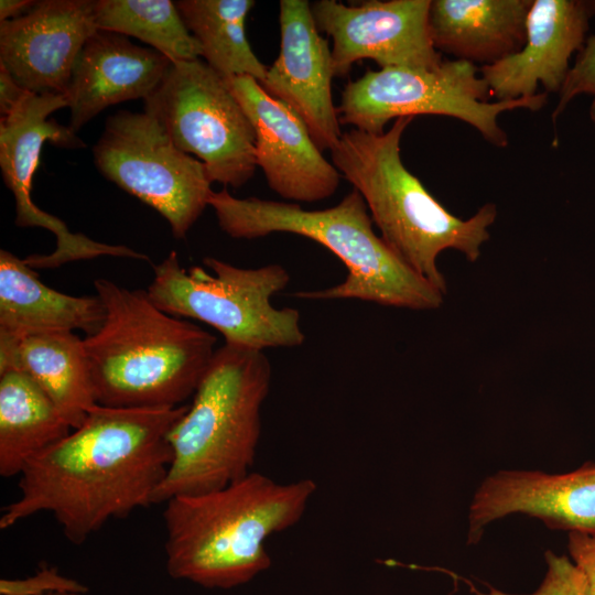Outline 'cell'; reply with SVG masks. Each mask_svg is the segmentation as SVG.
I'll return each instance as SVG.
<instances>
[{
  "label": "cell",
  "mask_w": 595,
  "mask_h": 595,
  "mask_svg": "<svg viewBox=\"0 0 595 595\" xmlns=\"http://www.w3.org/2000/svg\"><path fill=\"white\" fill-rule=\"evenodd\" d=\"M186 409L96 404L78 428L25 465L20 496L3 508L0 529L50 512L65 538L80 545L109 520L153 505L172 461L169 433Z\"/></svg>",
  "instance_id": "1"
},
{
  "label": "cell",
  "mask_w": 595,
  "mask_h": 595,
  "mask_svg": "<svg viewBox=\"0 0 595 595\" xmlns=\"http://www.w3.org/2000/svg\"><path fill=\"white\" fill-rule=\"evenodd\" d=\"M316 483H278L250 472L209 493L165 502L167 574L205 588L230 589L271 566L266 540L303 517Z\"/></svg>",
  "instance_id": "2"
},
{
  "label": "cell",
  "mask_w": 595,
  "mask_h": 595,
  "mask_svg": "<svg viewBox=\"0 0 595 595\" xmlns=\"http://www.w3.org/2000/svg\"><path fill=\"white\" fill-rule=\"evenodd\" d=\"M106 317L83 338L97 404L169 409L193 397L217 348L216 337L153 304L147 290L94 281Z\"/></svg>",
  "instance_id": "3"
},
{
  "label": "cell",
  "mask_w": 595,
  "mask_h": 595,
  "mask_svg": "<svg viewBox=\"0 0 595 595\" xmlns=\"http://www.w3.org/2000/svg\"><path fill=\"white\" fill-rule=\"evenodd\" d=\"M413 117L382 133L351 128L331 150L332 163L364 198L380 237L413 271L444 295L439 256L454 249L475 262L497 217L494 204L467 219L451 214L403 164L400 142Z\"/></svg>",
  "instance_id": "4"
},
{
  "label": "cell",
  "mask_w": 595,
  "mask_h": 595,
  "mask_svg": "<svg viewBox=\"0 0 595 595\" xmlns=\"http://www.w3.org/2000/svg\"><path fill=\"white\" fill-rule=\"evenodd\" d=\"M208 206L218 226L237 239L273 232L310 238L336 255L347 268L345 280L334 286L295 294L310 300L355 299L385 306L435 310L444 294L413 271L376 235L363 196L351 190L335 206L306 210L299 204L258 197L238 198L227 188L212 192Z\"/></svg>",
  "instance_id": "5"
},
{
  "label": "cell",
  "mask_w": 595,
  "mask_h": 595,
  "mask_svg": "<svg viewBox=\"0 0 595 595\" xmlns=\"http://www.w3.org/2000/svg\"><path fill=\"white\" fill-rule=\"evenodd\" d=\"M271 365L263 350L224 344L169 433L172 461L153 504L223 488L248 475L261 434Z\"/></svg>",
  "instance_id": "6"
},
{
  "label": "cell",
  "mask_w": 595,
  "mask_h": 595,
  "mask_svg": "<svg viewBox=\"0 0 595 595\" xmlns=\"http://www.w3.org/2000/svg\"><path fill=\"white\" fill-rule=\"evenodd\" d=\"M203 263L213 273L198 266L183 268L175 251L153 266L147 289L153 304L170 315L212 326L226 344L263 350L304 343L299 311L271 302L290 282L284 267L239 268L214 257Z\"/></svg>",
  "instance_id": "7"
},
{
  "label": "cell",
  "mask_w": 595,
  "mask_h": 595,
  "mask_svg": "<svg viewBox=\"0 0 595 595\" xmlns=\"http://www.w3.org/2000/svg\"><path fill=\"white\" fill-rule=\"evenodd\" d=\"M491 96L475 64L443 61L435 68L388 67L368 69L346 84L337 107L340 126L349 125L370 133H382L392 119L416 115H440L459 119L475 128L493 145L508 144L498 123L500 113L524 108L538 111L548 96L488 101Z\"/></svg>",
  "instance_id": "8"
},
{
  "label": "cell",
  "mask_w": 595,
  "mask_h": 595,
  "mask_svg": "<svg viewBox=\"0 0 595 595\" xmlns=\"http://www.w3.org/2000/svg\"><path fill=\"white\" fill-rule=\"evenodd\" d=\"M143 101L176 147L203 162L212 183L238 188L253 176L255 128L225 78L204 61L172 63Z\"/></svg>",
  "instance_id": "9"
},
{
  "label": "cell",
  "mask_w": 595,
  "mask_h": 595,
  "mask_svg": "<svg viewBox=\"0 0 595 595\" xmlns=\"http://www.w3.org/2000/svg\"><path fill=\"white\" fill-rule=\"evenodd\" d=\"M93 156L107 180L164 217L175 238H184L208 206L213 190L205 165L145 111L108 117Z\"/></svg>",
  "instance_id": "10"
},
{
  "label": "cell",
  "mask_w": 595,
  "mask_h": 595,
  "mask_svg": "<svg viewBox=\"0 0 595 595\" xmlns=\"http://www.w3.org/2000/svg\"><path fill=\"white\" fill-rule=\"evenodd\" d=\"M68 108L65 95L30 93L7 118L0 119V169L6 186L15 203L14 223L19 227H40L56 237V248L47 255H30L24 259L32 269H55L65 263L100 256L140 260L142 253L123 245L95 241L83 234H73L56 216L37 207L31 197L32 180L45 142L77 149L85 143L68 126L57 123L50 115Z\"/></svg>",
  "instance_id": "11"
},
{
  "label": "cell",
  "mask_w": 595,
  "mask_h": 595,
  "mask_svg": "<svg viewBox=\"0 0 595 595\" xmlns=\"http://www.w3.org/2000/svg\"><path fill=\"white\" fill-rule=\"evenodd\" d=\"M431 0H372L348 6L336 0L311 3L320 32L332 41L334 75L345 77L354 63L372 60L380 68H435L443 61L433 45Z\"/></svg>",
  "instance_id": "12"
},
{
  "label": "cell",
  "mask_w": 595,
  "mask_h": 595,
  "mask_svg": "<svg viewBox=\"0 0 595 595\" xmlns=\"http://www.w3.org/2000/svg\"><path fill=\"white\" fill-rule=\"evenodd\" d=\"M256 133L257 165L284 199L313 203L332 196L340 173L313 141L301 118L250 76L225 78Z\"/></svg>",
  "instance_id": "13"
},
{
  "label": "cell",
  "mask_w": 595,
  "mask_h": 595,
  "mask_svg": "<svg viewBox=\"0 0 595 595\" xmlns=\"http://www.w3.org/2000/svg\"><path fill=\"white\" fill-rule=\"evenodd\" d=\"M279 8L280 53L260 85L301 118L321 151H331L343 134L332 96V48L311 2L281 0Z\"/></svg>",
  "instance_id": "14"
},
{
  "label": "cell",
  "mask_w": 595,
  "mask_h": 595,
  "mask_svg": "<svg viewBox=\"0 0 595 595\" xmlns=\"http://www.w3.org/2000/svg\"><path fill=\"white\" fill-rule=\"evenodd\" d=\"M98 31L95 0H41L0 22V64L29 91L65 95L80 51Z\"/></svg>",
  "instance_id": "15"
},
{
  "label": "cell",
  "mask_w": 595,
  "mask_h": 595,
  "mask_svg": "<svg viewBox=\"0 0 595 595\" xmlns=\"http://www.w3.org/2000/svg\"><path fill=\"white\" fill-rule=\"evenodd\" d=\"M513 513L595 536V464L564 474L500 470L488 476L469 505L468 544L479 541L487 524Z\"/></svg>",
  "instance_id": "16"
},
{
  "label": "cell",
  "mask_w": 595,
  "mask_h": 595,
  "mask_svg": "<svg viewBox=\"0 0 595 595\" xmlns=\"http://www.w3.org/2000/svg\"><path fill=\"white\" fill-rule=\"evenodd\" d=\"M595 1L532 0L522 47L494 64L483 65L480 76L491 96L510 100L547 91L560 93L572 54L582 48Z\"/></svg>",
  "instance_id": "17"
},
{
  "label": "cell",
  "mask_w": 595,
  "mask_h": 595,
  "mask_svg": "<svg viewBox=\"0 0 595 595\" xmlns=\"http://www.w3.org/2000/svg\"><path fill=\"white\" fill-rule=\"evenodd\" d=\"M171 64L153 48L98 30L80 51L65 93L71 110L68 127L76 132L109 106L145 99L161 84Z\"/></svg>",
  "instance_id": "18"
},
{
  "label": "cell",
  "mask_w": 595,
  "mask_h": 595,
  "mask_svg": "<svg viewBox=\"0 0 595 595\" xmlns=\"http://www.w3.org/2000/svg\"><path fill=\"white\" fill-rule=\"evenodd\" d=\"M105 306L96 294L74 296L45 285L24 259L0 250V335L20 338L102 326Z\"/></svg>",
  "instance_id": "19"
},
{
  "label": "cell",
  "mask_w": 595,
  "mask_h": 595,
  "mask_svg": "<svg viewBox=\"0 0 595 595\" xmlns=\"http://www.w3.org/2000/svg\"><path fill=\"white\" fill-rule=\"evenodd\" d=\"M531 4L532 0H431L433 45L455 60L494 64L522 47Z\"/></svg>",
  "instance_id": "20"
},
{
  "label": "cell",
  "mask_w": 595,
  "mask_h": 595,
  "mask_svg": "<svg viewBox=\"0 0 595 595\" xmlns=\"http://www.w3.org/2000/svg\"><path fill=\"white\" fill-rule=\"evenodd\" d=\"M9 370L32 378L72 429L97 404L84 342L74 332L0 335V374Z\"/></svg>",
  "instance_id": "21"
},
{
  "label": "cell",
  "mask_w": 595,
  "mask_h": 595,
  "mask_svg": "<svg viewBox=\"0 0 595 595\" xmlns=\"http://www.w3.org/2000/svg\"><path fill=\"white\" fill-rule=\"evenodd\" d=\"M53 401L28 375L0 374V475H20L36 455L72 431Z\"/></svg>",
  "instance_id": "22"
},
{
  "label": "cell",
  "mask_w": 595,
  "mask_h": 595,
  "mask_svg": "<svg viewBox=\"0 0 595 595\" xmlns=\"http://www.w3.org/2000/svg\"><path fill=\"white\" fill-rule=\"evenodd\" d=\"M175 4L210 68L224 78L263 80L268 66L253 53L246 35L253 0H180Z\"/></svg>",
  "instance_id": "23"
},
{
  "label": "cell",
  "mask_w": 595,
  "mask_h": 595,
  "mask_svg": "<svg viewBox=\"0 0 595 595\" xmlns=\"http://www.w3.org/2000/svg\"><path fill=\"white\" fill-rule=\"evenodd\" d=\"M95 21L98 30L137 37L172 63L201 58V46L173 1L97 0Z\"/></svg>",
  "instance_id": "24"
},
{
  "label": "cell",
  "mask_w": 595,
  "mask_h": 595,
  "mask_svg": "<svg viewBox=\"0 0 595 595\" xmlns=\"http://www.w3.org/2000/svg\"><path fill=\"white\" fill-rule=\"evenodd\" d=\"M547 562L545 576L540 586L528 595H587L583 575L566 555H558L551 551L544 554ZM477 595H516L489 587L487 593L474 589Z\"/></svg>",
  "instance_id": "25"
},
{
  "label": "cell",
  "mask_w": 595,
  "mask_h": 595,
  "mask_svg": "<svg viewBox=\"0 0 595 595\" xmlns=\"http://www.w3.org/2000/svg\"><path fill=\"white\" fill-rule=\"evenodd\" d=\"M62 592L87 594L88 587L46 564H41L28 577L0 580V595H46Z\"/></svg>",
  "instance_id": "26"
},
{
  "label": "cell",
  "mask_w": 595,
  "mask_h": 595,
  "mask_svg": "<svg viewBox=\"0 0 595 595\" xmlns=\"http://www.w3.org/2000/svg\"><path fill=\"white\" fill-rule=\"evenodd\" d=\"M581 94L595 96V35L587 39L566 75L559 93V102L552 112L553 121L563 112L567 104Z\"/></svg>",
  "instance_id": "27"
},
{
  "label": "cell",
  "mask_w": 595,
  "mask_h": 595,
  "mask_svg": "<svg viewBox=\"0 0 595 595\" xmlns=\"http://www.w3.org/2000/svg\"><path fill=\"white\" fill-rule=\"evenodd\" d=\"M569 552L584 577L587 595H595V536L570 532Z\"/></svg>",
  "instance_id": "28"
},
{
  "label": "cell",
  "mask_w": 595,
  "mask_h": 595,
  "mask_svg": "<svg viewBox=\"0 0 595 595\" xmlns=\"http://www.w3.org/2000/svg\"><path fill=\"white\" fill-rule=\"evenodd\" d=\"M29 91L0 64V119L10 116L29 96Z\"/></svg>",
  "instance_id": "29"
},
{
  "label": "cell",
  "mask_w": 595,
  "mask_h": 595,
  "mask_svg": "<svg viewBox=\"0 0 595 595\" xmlns=\"http://www.w3.org/2000/svg\"><path fill=\"white\" fill-rule=\"evenodd\" d=\"M35 1L31 0H1L0 22L17 19L28 12Z\"/></svg>",
  "instance_id": "30"
},
{
  "label": "cell",
  "mask_w": 595,
  "mask_h": 595,
  "mask_svg": "<svg viewBox=\"0 0 595 595\" xmlns=\"http://www.w3.org/2000/svg\"><path fill=\"white\" fill-rule=\"evenodd\" d=\"M589 115H591L592 120L595 122V98L591 105Z\"/></svg>",
  "instance_id": "31"
},
{
  "label": "cell",
  "mask_w": 595,
  "mask_h": 595,
  "mask_svg": "<svg viewBox=\"0 0 595 595\" xmlns=\"http://www.w3.org/2000/svg\"><path fill=\"white\" fill-rule=\"evenodd\" d=\"M46 595H86V594L71 593V592H62V593H52V594H46Z\"/></svg>",
  "instance_id": "32"
}]
</instances>
